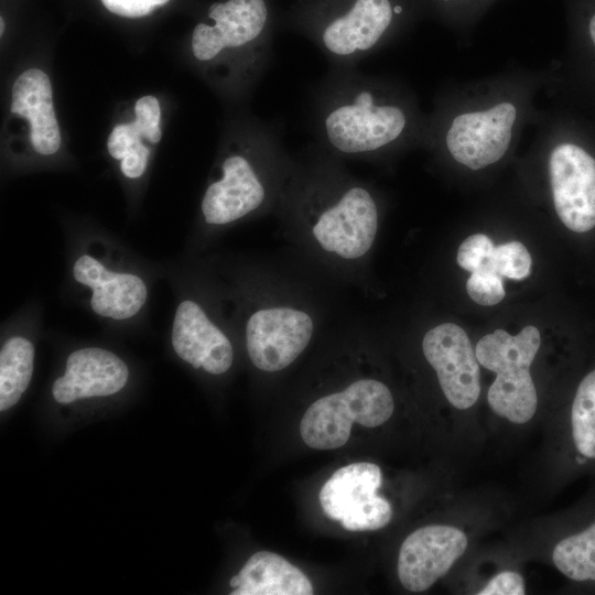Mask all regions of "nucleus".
I'll return each mask as SVG.
<instances>
[{
  "mask_svg": "<svg viewBox=\"0 0 595 595\" xmlns=\"http://www.w3.org/2000/svg\"><path fill=\"white\" fill-rule=\"evenodd\" d=\"M310 111L320 147L338 156H375L426 136L411 95L357 66H331L311 93Z\"/></svg>",
  "mask_w": 595,
  "mask_h": 595,
  "instance_id": "f257e3e1",
  "label": "nucleus"
},
{
  "mask_svg": "<svg viewBox=\"0 0 595 595\" xmlns=\"http://www.w3.org/2000/svg\"><path fill=\"white\" fill-rule=\"evenodd\" d=\"M279 128L258 123L240 151L228 153L220 176L206 188L201 210L206 225L225 226L261 208L271 199L278 177L289 163Z\"/></svg>",
  "mask_w": 595,
  "mask_h": 595,
  "instance_id": "f03ea898",
  "label": "nucleus"
},
{
  "mask_svg": "<svg viewBox=\"0 0 595 595\" xmlns=\"http://www.w3.org/2000/svg\"><path fill=\"white\" fill-rule=\"evenodd\" d=\"M311 180L302 195V208L311 232L326 252L346 260L365 256L378 229V205L369 188L328 170Z\"/></svg>",
  "mask_w": 595,
  "mask_h": 595,
  "instance_id": "7ed1b4c3",
  "label": "nucleus"
},
{
  "mask_svg": "<svg viewBox=\"0 0 595 595\" xmlns=\"http://www.w3.org/2000/svg\"><path fill=\"white\" fill-rule=\"evenodd\" d=\"M269 9L264 0H228L213 4L208 18L213 24L199 22L193 30L191 46L201 63L224 61L238 55L250 82L260 77L270 65L272 45Z\"/></svg>",
  "mask_w": 595,
  "mask_h": 595,
  "instance_id": "20e7f679",
  "label": "nucleus"
},
{
  "mask_svg": "<svg viewBox=\"0 0 595 595\" xmlns=\"http://www.w3.org/2000/svg\"><path fill=\"white\" fill-rule=\"evenodd\" d=\"M540 344L539 329L528 325L517 335L496 329L476 345L478 363L496 372L487 393L488 404L512 423H526L536 413L538 397L529 369Z\"/></svg>",
  "mask_w": 595,
  "mask_h": 595,
  "instance_id": "39448f33",
  "label": "nucleus"
},
{
  "mask_svg": "<svg viewBox=\"0 0 595 595\" xmlns=\"http://www.w3.org/2000/svg\"><path fill=\"white\" fill-rule=\"evenodd\" d=\"M521 107L511 98H498L453 113L425 139H441L450 156L478 171L499 162L509 151L519 126Z\"/></svg>",
  "mask_w": 595,
  "mask_h": 595,
  "instance_id": "423d86ee",
  "label": "nucleus"
},
{
  "mask_svg": "<svg viewBox=\"0 0 595 595\" xmlns=\"http://www.w3.org/2000/svg\"><path fill=\"white\" fill-rule=\"evenodd\" d=\"M393 409L392 393L385 383L359 379L314 401L303 414L300 434L312 448H338L348 441L353 423L379 426L390 419Z\"/></svg>",
  "mask_w": 595,
  "mask_h": 595,
  "instance_id": "0eeeda50",
  "label": "nucleus"
},
{
  "mask_svg": "<svg viewBox=\"0 0 595 595\" xmlns=\"http://www.w3.org/2000/svg\"><path fill=\"white\" fill-rule=\"evenodd\" d=\"M402 12L393 0H353L312 30L311 39L331 66H357L389 40Z\"/></svg>",
  "mask_w": 595,
  "mask_h": 595,
  "instance_id": "6e6552de",
  "label": "nucleus"
},
{
  "mask_svg": "<svg viewBox=\"0 0 595 595\" xmlns=\"http://www.w3.org/2000/svg\"><path fill=\"white\" fill-rule=\"evenodd\" d=\"M380 485L381 470L376 464L359 462L340 467L321 489L322 509L349 531L383 528L391 520L392 508L377 495Z\"/></svg>",
  "mask_w": 595,
  "mask_h": 595,
  "instance_id": "1a4fd4ad",
  "label": "nucleus"
},
{
  "mask_svg": "<svg viewBox=\"0 0 595 595\" xmlns=\"http://www.w3.org/2000/svg\"><path fill=\"white\" fill-rule=\"evenodd\" d=\"M313 332L314 322L302 310L289 306L259 309L246 322L248 356L262 371L282 370L303 353Z\"/></svg>",
  "mask_w": 595,
  "mask_h": 595,
  "instance_id": "9d476101",
  "label": "nucleus"
},
{
  "mask_svg": "<svg viewBox=\"0 0 595 595\" xmlns=\"http://www.w3.org/2000/svg\"><path fill=\"white\" fill-rule=\"evenodd\" d=\"M556 215L574 232L595 227V159L572 142L555 144L548 160Z\"/></svg>",
  "mask_w": 595,
  "mask_h": 595,
  "instance_id": "9b49d317",
  "label": "nucleus"
},
{
  "mask_svg": "<svg viewBox=\"0 0 595 595\" xmlns=\"http://www.w3.org/2000/svg\"><path fill=\"white\" fill-rule=\"evenodd\" d=\"M422 350L447 401L459 410L474 405L480 394V369L466 332L454 323L436 325L424 335Z\"/></svg>",
  "mask_w": 595,
  "mask_h": 595,
  "instance_id": "f8f14e48",
  "label": "nucleus"
},
{
  "mask_svg": "<svg viewBox=\"0 0 595 595\" xmlns=\"http://www.w3.org/2000/svg\"><path fill=\"white\" fill-rule=\"evenodd\" d=\"M72 275L76 283L89 291V306L102 318L129 321L148 302L149 288L140 274L115 268L91 252L83 251L74 259Z\"/></svg>",
  "mask_w": 595,
  "mask_h": 595,
  "instance_id": "ddd939ff",
  "label": "nucleus"
},
{
  "mask_svg": "<svg viewBox=\"0 0 595 595\" xmlns=\"http://www.w3.org/2000/svg\"><path fill=\"white\" fill-rule=\"evenodd\" d=\"M467 548L466 534L452 526L431 524L410 533L398 558V576L404 588L423 592L445 575Z\"/></svg>",
  "mask_w": 595,
  "mask_h": 595,
  "instance_id": "4468645a",
  "label": "nucleus"
},
{
  "mask_svg": "<svg viewBox=\"0 0 595 595\" xmlns=\"http://www.w3.org/2000/svg\"><path fill=\"white\" fill-rule=\"evenodd\" d=\"M171 343L183 361L212 375L226 372L234 361L229 338L212 321L203 305L191 298L181 300L176 305Z\"/></svg>",
  "mask_w": 595,
  "mask_h": 595,
  "instance_id": "2eb2a0df",
  "label": "nucleus"
},
{
  "mask_svg": "<svg viewBox=\"0 0 595 595\" xmlns=\"http://www.w3.org/2000/svg\"><path fill=\"white\" fill-rule=\"evenodd\" d=\"M128 379V366L115 353L100 347H84L68 355L65 372L53 382L52 394L61 404L107 397L122 390Z\"/></svg>",
  "mask_w": 595,
  "mask_h": 595,
  "instance_id": "dca6fc26",
  "label": "nucleus"
},
{
  "mask_svg": "<svg viewBox=\"0 0 595 595\" xmlns=\"http://www.w3.org/2000/svg\"><path fill=\"white\" fill-rule=\"evenodd\" d=\"M11 111L30 122V137L34 150L42 155L57 152L61 132L53 108V94L48 76L39 68L23 72L12 87Z\"/></svg>",
  "mask_w": 595,
  "mask_h": 595,
  "instance_id": "f3484780",
  "label": "nucleus"
},
{
  "mask_svg": "<svg viewBox=\"0 0 595 595\" xmlns=\"http://www.w3.org/2000/svg\"><path fill=\"white\" fill-rule=\"evenodd\" d=\"M161 109L153 96H144L136 102V120L118 125L108 137L109 154L120 161V170L128 178H139L148 166L150 149L142 143L145 138L158 143L162 137L160 126Z\"/></svg>",
  "mask_w": 595,
  "mask_h": 595,
  "instance_id": "a211bd4d",
  "label": "nucleus"
},
{
  "mask_svg": "<svg viewBox=\"0 0 595 595\" xmlns=\"http://www.w3.org/2000/svg\"><path fill=\"white\" fill-rule=\"evenodd\" d=\"M240 585L231 595H312L307 576L283 556L260 551L252 554L239 572Z\"/></svg>",
  "mask_w": 595,
  "mask_h": 595,
  "instance_id": "6ab92c4d",
  "label": "nucleus"
},
{
  "mask_svg": "<svg viewBox=\"0 0 595 595\" xmlns=\"http://www.w3.org/2000/svg\"><path fill=\"white\" fill-rule=\"evenodd\" d=\"M34 345L22 334H12L0 350V410L18 403L30 385L34 365Z\"/></svg>",
  "mask_w": 595,
  "mask_h": 595,
  "instance_id": "aec40b11",
  "label": "nucleus"
},
{
  "mask_svg": "<svg viewBox=\"0 0 595 595\" xmlns=\"http://www.w3.org/2000/svg\"><path fill=\"white\" fill-rule=\"evenodd\" d=\"M570 434L578 467L595 462V369L578 383L570 410Z\"/></svg>",
  "mask_w": 595,
  "mask_h": 595,
  "instance_id": "412c9836",
  "label": "nucleus"
},
{
  "mask_svg": "<svg viewBox=\"0 0 595 595\" xmlns=\"http://www.w3.org/2000/svg\"><path fill=\"white\" fill-rule=\"evenodd\" d=\"M552 561L574 582H595V519L561 539L553 549Z\"/></svg>",
  "mask_w": 595,
  "mask_h": 595,
  "instance_id": "4be33fe9",
  "label": "nucleus"
},
{
  "mask_svg": "<svg viewBox=\"0 0 595 595\" xmlns=\"http://www.w3.org/2000/svg\"><path fill=\"white\" fill-rule=\"evenodd\" d=\"M531 256L520 241H510L495 247L493 268L501 277L522 280L530 274Z\"/></svg>",
  "mask_w": 595,
  "mask_h": 595,
  "instance_id": "5701e85b",
  "label": "nucleus"
},
{
  "mask_svg": "<svg viewBox=\"0 0 595 595\" xmlns=\"http://www.w3.org/2000/svg\"><path fill=\"white\" fill-rule=\"evenodd\" d=\"M494 250V242L487 235L474 234L461 244L456 261L461 268L470 273L480 269L495 271L493 268Z\"/></svg>",
  "mask_w": 595,
  "mask_h": 595,
  "instance_id": "b1692460",
  "label": "nucleus"
},
{
  "mask_svg": "<svg viewBox=\"0 0 595 595\" xmlns=\"http://www.w3.org/2000/svg\"><path fill=\"white\" fill-rule=\"evenodd\" d=\"M466 291L475 303L483 306L496 305L505 298L502 278L493 270L472 272L466 282Z\"/></svg>",
  "mask_w": 595,
  "mask_h": 595,
  "instance_id": "393cba45",
  "label": "nucleus"
},
{
  "mask_svg": "<svg viewBox=\"0 0 595 595\" xmlns=\"http://www.w3.org/2000/svg\"><path fill=\"white\" fill-rule=\"evenodd\" d=\"M526 585L522 576L512 571L498 573L484 586L478 595H523Z\"/></svg>",
  "mask_w": 595,
  "mask_h": 595,
  "instance_id": "a878e982",
  "label": "nucleus"
},
{
  "mask_svg": "<svg viewBox=\"0 0 595 595\" xmlns=\"http://www.w3.org/2000/svg\"><path fill=\"white\" fill-rule=\"evenodd\" d=\"M169 0H101L102 4L112 13L126 18H141L150 14L155 8L165 4Z\"/></svg>",
  "mask_w": 595,
  "mask_h": 595,
  "instance_id": "bb28decb",
  "label": "nucleus"
},
{
  "mask_svg": "<svg viewBox=\"0 0 595 595\" xmlns=\"http://www.w3.org/2000/svg\"><path fill=\"white\" fill-rule=\"evenodd\" d=\"M480 1L484 0H439L440 3L444 4L445 7H451L455 10H457V8H463L466 4H472Z\"/></svg>",
  "mask_w": 595,
  "mask_h": 595,
  "instance_id": "cd10ccee",
  "label": "nucleus"
},
{
  "mask_svg": "<svg viewBox=\"0 0 595 595\" xmlns=\"http://www.w3.org/2000/svg\"><path fill=\"white\" fill-rule=\"evenodd\" d=\"M587 30H588L591 41L595 46V11L591 13V17L587 22Z\"/></svg>",
  "mask_w": 595,
  "mask_h": 595,
  "instance_id": "c85d7f7f",
  "label": "nucleus"
},
{
  "mask_svg": "<svg viewBox=\"0 0 595 595\" xmlns=\"http://www.w3.org/2000/svg\"><path fill=\"white\" fill-rule=\"evenodd\" d=\"M229 585L232 587V588H236L240 585V577L239 575H235L231 577L230 582H229Z\"/></svg>",
  "mask_w": 595,
  "mask_h": 595,
  "instance_id": "c756f323",
  "label": "nucleus"
},
{
  "mask_svg": "<svg viewBox=\"0 0 595 595\" xmlns=\"http://www.w3.org/2000/svg\"><path fill=\"white\" fill-rule=\"evenodd\" d=\"M0 24H1L0 33L2 34V33H3V30H4V22H3V19H2V18H1Z\"/></svg>",
  "mask_w": 595,
  "mask_h": 595,
  "instance_id": "7c9ffc66",
  "label": "nucleus"
}]
</instances>
